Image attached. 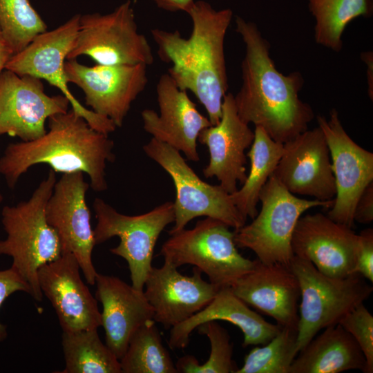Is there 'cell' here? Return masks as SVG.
Here are the masks:
<instances>
[{
    "mask_svg": "<svg viewBox=\"0 0 373 373\" xmlns=\"http://www.w3.org/2000/svg\"><path fill=\"white\" fill-rule=\"evenodd\" d=\"M254 139V131L238 114L234 95L227 93L219 122L203 129L198 137L209 153V162L202 170L204 177H216L227 193L235 192L238 182L242 184L247 178L245 151Z\"/></svg>",
    "mask_w": 373,
    "mask_h": 373,
    "instance_id": "obj_20",
    "label": "cell"
},
{
    "mask_svg": "<svg viewBox=\"0 0 373 373\" xmlns=\"http://www.w3.org/2000/svg\"><path fill=\"white\" fill-rule=\"evenodd\" d=\"M293 361L289 373H366V360L354 338L340 325L314 336Z\"/></svg>",
    "mask_w": 373,
    "mask_h": 373,
    "instance_id": "obj_25",
    "label": "cell"
},
{
    "mask_svg": "<svg viewBox=\"0 0 373 373\" xmlns=\"http://www.w3.org/2000/svg\"><path fill=\"white\" fill-rule=\"evenodd\" d=\"M224 321L238 327L244 340L242 347L265 345L276 336L281 327L264 318L238 298L231 287H221L211 301L188 319L171 328L169 345L172 350L185 348L193 331L201 324Z\"/></svg>",
    "mask_w": 373,
    "mask_h": 373,
    "instance_id": "obj_24",
    "label": "cell"
},
{
    "mask_svg": "<svg viewBox=\"0 0 373 373\" xmlns=\"http://www.w3.org/2000/svg\"><path fill=\"white\" fill-rule=\"evenodd\" d=\"M95 283V298L102 305V326L106 345L120 360L135 331L153 320V309L144 291L116 276L97 273Z\"/></svg>",
    "mask_w": 373,
    "mask_h": 373,
    "instance_id": "obj_23",
    "label": "cell"
},
{
    "mask_svg": "<svg viewBox=\"0 0 373 373\" xmlns=\"http://www.w3.org/2000/svg\"><path fill=\"white\" fill-rule=\"evenodd\" d=\"M89 187L83 172L63 173L55 184L45 213L48 223L59 238L62 253L75 256L87 283L93 285L97 272L92 260L96 245L94 229L86 201Z\"/></svg>",
    "mask_w": 373,
    "mask_h": 373,
    "instance_id": "obj_14",
    "label": "cell"
},
{
    "mask_svg": "<svg viewBox=\"0 0 373 373\" xmlns=\"http://www.w3.org/2000/svg\"><path fill=\"white\" fill-rule=\"evenodd\" d=\"M119 362L124 373H178L154 320L135 331Z\"/></svg>",
    "mask_w": 373,
    "mask_h": 373,
    "instance_id": "obj_29",
    "label": "cell"
},
{
    "mask_svg": "<svg viewBox=\"0 0 373 373\" xmlns=\"http://www.w3.org/2000/svg\"><path fill=\"white\" fill-rule=\"evenodd\" d=\"M69 105L64 95L46 94L41 79L4 69L0 76V135L36 140L46 133V121L66 113Z\"/></svg>",
    "mask_w": 373,
    "mask_h": 373,
    "instance_id": "obj_15",
    "label": "cell"
},
{
    "mask_svg": "<svg viewBox=\"0 0 373 373\" xmlns=\"http://www.w3.org/2000/svg\"><path fill=\"white\" fill-rule=\"evenodd\" d=\"M354 273L373 282V229L367 228L358 234Z\"/></svg>",
    "mask_w": 373,
    "mask_h": 373,
    "instance_id": "obj_34",
    "label": "cell"
},
{
    "mask_svg": "<svg viewBox=\"0 0 373 373\" xmlns=\"http://www.w3.org/2000/svg\"><path fill=\"white\" fill-rule=\"evenodd\" d=\"M0 30L1 38L15 55L46 31L47 25L29 0H0Z\"/></svg>",
    "mask_w": 373,
    "mask_h": 373,
    "instance_id": "obj_30",
    "label": "cell"
},
{
    "mask_svg": "<svg viewBox=\"0 0 373 373\" xmlns=\"http://www.w3.org/2000/svg\"><path fill=\"white\" fill-rule=\"evenodd\" d=\"M315 23L316 44L338 52L343 48L342 37L347 26L358 17H370L372 0H307Z\"/></svg>",
    "mask_w": 373,
    "mask_h": 373,
    "instance_id": "obj_27",
    "label": "cell"
},
{
    "mask_svg": "<svg viewBox=\"0 0 373 373\" xmlns=\"http://www.w3.org/2000/svg\"><path fill=\"white\" fill-rule=\"evenodd\" d=\"M65 367L61 373H122L119 360L104 344L97 328L63 332Z\"/></svg>",
    "mask_w": 373,
    "mask_h": 373,
    "instance_id": "obj_28",
    "label": "cell"
},
{
    "mask_svg": "<svg viewBox=\"0 0 373 373\" xmlns=\"http://www.w3.org/2000/svg\"><path fill=\"white\" fill-rule=\"evenodd\" d=\"M296 338V329L281 327L267 343L251 350L236 373H289L298 354Z\"/></svg>",
    "mask_w": 373,
    "mask_h": 373,
    "instance_id": "obj_31",
    "label": "cell"
},
{
    "mask_svg": "<svg viewBox=\"0 0 373 373\" xmlns=\"http://www.w3.org/2000/svg\"><path fill=\"white\" fill-rule=\"evenodd\" d=\"M372 51L363 52L361 54V59L367 64V79L368 84V95L373 98V56Z\"/></svg>",
    "mask_w": 373,
    "mask_h": 373,
    "instance_id": "obj_38",
    "label": "cell"
},
{
    "mask_svg": "<svg viewBox=\"0 0 373 373\" xmlns=\"http://www.w3.org/2000/svg\"><path fill=\"white\" fill-rule=\"evenodd\" d=\"M48 131L28 142L10 144L0 158V173L13 189L31 166L46 164L55 173L81 171L96 192L107 189L106 162L115 160L114 142L72 109L48 118Z\"/></svg>",
    "mask_w": 373,
    "mask_h": 373,
    "instance_id": "obj_3",
    "label": "cell"
},
{
    "mask_svg": "<svg viewBox=\"0 0 373 373\" xmlns=\"http://www.w3.org/2000/svg\"><path fill=\"white\" fill-rule=\"evenodd\" d=\"M79 269L75 256L64 252L58 259L42 266L38 272L43 295L50 300L65 332L102 326L97 299L82 280Z\"/></svg>",
    "mask_w": 373,
    "mask_h": 373,
    "instance_id": "obj_19",
    "label": "cell"
},
{
    "mask_svg": "<svg viewBox=\"0 0 373 373\" xmlns=\"http://www.w3.org/2000/svg\"><path fill=\"white\" fill-rule=\"evenodd\" d=\"M80 17L77 14L55 29L37 36L26 48L10 58L5 69L21 76L31 75L47 81L61 92L71 109L93 128L108 135L115 131V124L83 106L71 93L65 75V59L77 35Z\"/></svg>",
    "mask_w": 373,
    "mask_h": 373,
    "instance_id": "obj_11",
    "label": "cell"
},
{
    "mask_svg": "<svg viewBox=\"0 0 373 373\" xmlns=\"http://www.w3.org/2000/svg\"><path fill=\"white\" fill-rule=\"evenodd\" d=\"M17 291H23L30 295L32 293L28 283L12 267L0 270V307L6 298ZM7 335L6 327L0 322V342L4 341Z\"/></svg>",
    "mask_w": 373,
    "mask_h": 373,
    "instance_id": "obj_35",
    "label": "cell"
},
{
    "mask_svg": "<svg viewBox=\"0 0 373 373\" xmlns=\"http://www.w3.org/2000/svg\"><path fill=\"white\" fill-rule=\"evenodd\" d=\"M197 328L199 334L209 340V357L200 364L194 356L185 355L175 363L178 373H236L238 368L233 360V344L227 330L216 321L204 323Z\"/></svg>",
    "mask_w": 373,
    "mask_h": 373,
    "instance_id": "obj_32",
    "label": "cell"
},
{
    "mask_svg": "<svg viewBox=\"0 0 373 373\" xmlns=\"http://www.w3.org/2000/svg\"><path fill=\"white\" fill-rule=\"evenodd\" d=\"M12 55L6 44L0 38V76L5 69L6 64Z\"/></svg>",
    "mask_w": 373,
    "mask_h": 373,
    "instance_id": "obj_39",
    "label": "cell"
},
{
    "mask_svg": "<svg viewBox=\"0 0 373 373\" xmlns=\"http://www.w3.org/2000/svg\"><path fill=\"white\" fill-rule=\"evenodd\" d=\"M260 212L251 223L234 230L238 248L249 249L264 263L289 265L294 257L291 238L301 215L314 207L330 209L334 203L298 198L271 175L259 193Z\"/></svg>",
    "mask_w": 373,
    "mask_h": 373,
    "instance_id": "obj_6",
    "label": "cell"
},
{
    "mask_svg": "<svg viewBox=\"0 0 373 373\" xmlns=\"http://www.w3.org/2000/svg\"><path fill=\"white\" fill-rule=\"evenodd\" d=\"M192 21L188 38L179 31L151 30L160 59L171 64L168 70L181 90L192 92L204 107L211 125L222 115L229 84L224 39L233 18L230 8L216 10L207 1H195L187 13Z\"/></svg>",
    "mask_w": 373,
    "mask_h": 373,
    "instance_id": "obj_2",
    "label": "cell"
},
{
    "mask_svg": "<svg viewBox=\"0 0 373 373\" xmlns=\"http://www.w3.org/2000/svg\"><path fill=\"white\" fill-rule=\"evenodd\" d=\"M93 209L97 219L94 229L96 245L119 237V245L110 251L127 262L131 285L144 291L146 279L153 267L157 240L164 228L174 222L173 202H166L143 214L127 216L96 198Z\"/></svg>",
    "mask_w": 373,
    "mask_h": 373,
    "instance_id": "obj_9",
    "label": "cell"
},
{
    "mask_svg": "<svg viewBox=\"0 0 373 373\" xmlns=\"http://www.w3.org/2000/svg\"><path fill=\"white\" fill-rule=\"evenodd\" d=\"M0 38H1V30H0Z\"/></svg>",
    "mask_w": 373,
    "mask_h": 373,
    "instance_id": "obj_41",
    "label": "cell"
},
{
    "mask_svg": "<svg viewBox=\"0 0 373 373\" xmlns=\"http://www.w3.org/2000/svg\"><path fill=\"white\" fill-rule=\"evenodd\" d=\"M143 150L168 173L174 184V226L169 235L184 229L191 220L200 216L219 220L234 230L245 224L247 219L233 203L231 194L220 184L203 181L180 151L153 137L144 145Z\"/></svg>",
    "mask_w": 373,
    "mask_h": 373,
    "instance_id": "obj_8",
    "label": "cell"
},
{
    "mask_svg": "<svg viewBox=\"0 0 373 373\" xmlns=\"http://www.w3.org/2000/svg\"><path fill=\"white\" fill-rule=\"evenodd\" d=\"M289 267L299 283L300 303L296 350H302L325 328L336 325L364 303L373 287L358 274L336 278L319 271L309 261L294 256Z\"/></svg>",
    "mask_w": 373,
    "mask_h": 373,
    "instance_id": "obj_5",
    "label": "cell"
},
{
    "mask_svg": "<svg viewBox=\"0 0 373 373\" xmlns=\"http://www.w3.org/2000/svg\"><path fill=\"white\" fill-rule=\"evenodd\" d=\"M56 181L55 172L51 169L27 201L5 206L1 211L6 237L0 240V256L12 258L11 267L28 283L30 296L37 301L43 298L39 269L58 259L63 252L59 238L45 213Z\"/></svg>",
    "mask_w": 373,
    "mask_h": 373,
    "instance_id": "obj_4",
    "label": "cell"
},
{
    "mask_svg": "<svg viewBox=\"0 0 373 373\" xmlns=\"http://www.w3.org/2000/svg\"><path fill=\"white\" fill-rule=\"evenodd\" d=\"M3 200V197L2 194L0 192V204L2 202Z\"/></svg>",
    "mask_w": 373,
    "mask_h": 373,
    "instance_id": "obj_40",
    "label": "cell"
},
{
    "mask_svg": "<svg viewBox=\"0 0 373 373\" xmlns=\"http://www.w3.org/2000/svg\"><path fill=\"white\" fill-rule=\"evenodd\" d=\"M146 67L143 64L90 67L77 59L64 63L68 82L82 90L93 112L110 119L117 127L122 126L132 103L148 83Z\"/></svg>",
    "mask_w": 373,
    "mask_h": 373,
    "instance_id": "obj_12",
    "label": "cell"
},
{
    "mask_svg": "<svg viewBox=\"0 0 373 373\" xmlns=\"http://www.w3.org/2000/svg\"><path fill=\"white\" fill-rule=\"evenodd\" d=\"M283 152V144L272 140L262 128L255 126L254 139L247 152L250 170L242 187L231 193L233 203L247 219L258 214L259 193L272 175Z\"/></svg>",
    "mask_w": 373,
    "mask_h": 373,
    "instance_id": "obj_26",
    "label": "cell"
},
{
    "mask_svg": "<svg viewBox=\"0 0 373 373\" xmlns=\"http://www.w3.org/2000/svg\"><path fill=\"white\" fill-rule=\"evenodd\" d=\"M340 324L356 341L366 360V373L373 372V316L361 303L347 313Z\"/></svg>",
    "mask_w": 373,
    "mask_h": 373,
    "instance_id": "obj_33",
    "label": "cell"
},
{
    "mask_svg": "<svg viewBox=\"0 0 373 373\" xmlns=\"http://www.w3.org/2000/svg\"><path fill=\"white\" fill-rule=\"evenodd\" d=\"M231 287L246 304L272 317L280 327L297 330L300 292L289 265L256 259L253 268Z\"/></svg>",
    "mask_w": 373,
    "mask_h": 373,
    "instance_id": "obj_22",
    "label": "cell"
},
{
    "mask_svg": "<svg viewBox=\"0 0 373 373\" xmlns=\"http://www.w3.org/2000/svg\"><path fill=\"white\" fill-rule=\"evenodd\" d=\"M160 255L178 268L191 265L220 288L231 287L254 267V260L242 256L234 242V231L223 222L207 217L193 228L170 235Z\"/></svg>",
    "mask_w": 373,
    "mask_h": 373,
    "instance_id": "obj_7",
    "label": "cell"
},
{
    "mask_svg": "<svg viewBox=\"0 0 373 373\" xmlns=\"http://www.w3.org/2000/svg\"><path fill=\"white\" fill-rule=\"evenodd\" d=\"M191 276L180 274L165 261L160 267H152L144 283V294L154 312L153 320L164 328L188 319L207 305L220 289L202 278L193 267Z\"/></svg>",
    "mask_w": 373,
    "mask_h": 373,
    "instance_id": "obj_21",
    "label": "cell"
},
{
    "mask_svg": "<svg viewBox=\"0 0 373 373\" xmlns=\"http://www.w3.org/2000/svg\"><path fill=\"white\" fill-rule=\"evenodd\" d=\"M271 175L294 195L333 200L335 180L321 129L318 126L307 129L284 143L283 154Z\"/></svg>",
    "mask_w": 373,
    "mask_h": 373,
    "instance_id": "obj_16",
    "label": "cell"
},
{
    "mask_svg": "<svg viewBox=\"0 0 373 373\" xmlns=\"http://www.w3.org/2000/svg\"><path fill=\"white\" fill-rule=\"evenodd\" d=\"M235 23L245 46L242 85L234 95L238 114L246 124L260 127L284 144L307 131L314 118L311 106L299 97L304 79L298 71L284 75L277 69L270 44L255 23L239 16Z\"/></svg>",
    "mask_w": 373,
    "mask_h": 373,
    "instance_id": "obj_1",
    "label": "cell"
},
{
    "mask_svg": "<svg viewBox=\"0 0 373 373\" xmlns=\"http://www.w3.org/2000/svg\"><path fill=\"white\" fill-rule=\"evenodd\" d=\"M354 221L369 224L373 220V182H371L359 197L354 211Z\"/></svg>",
    "mask_w": 373,
    "mask_h": 373,
    "instance_id": "obj_36",
    "label": "cell"
},
{
    "mask_svg": "<svg viewBox=\"0 0 373 373\" xmlns=\"http://www.w3.org/2000/svg\"><path fill=\"white\" fill-rule=\"evenodd\" d=\"M158 114L146 108L141 113L144 131L153 138L166 143L184 154L189 160L198 162L197 141L200 133L211 126L168 73L162 74L156 85Z\"/></svg>",
    "mask_w": 373,
    "mask_h": 373,
    "instance_id": "obj_17",
    "label": "cell"
},
{
    "mask_svg": "<svg viewBox=\"0 0 373 373\" xmlns=\"http://www.w3.org/2000/svg\"><path fill=\"white\" fill-rule=\"evenodd\" d=\"M157 8L169 11H182L188 13L194 3V0H153Z\"/></svg>",
    "mask_w": 373,
    "mask_h": 373,
    "instance_id": "obj_37",
    "label": "cell"
},
{
    "mask_svg": "<svg viewBox=\"0 0 373 373\" xmlns=\"http://www.w3.org/2000/svg\"><path fill=\"white\" fill-rule=\"evenodd\" d=\"M316 119L329 148L336 186L334 203L327 216L352 228L356 204L373 182V153L349 136L336 109L330 111L329 119L318 115Z\"/></svg>",
    "mask_w": 373,
    "mask_h": 373,
    "instance_id": "obj_13",
    "label": "cell"
},
{
    "mask_svg": "<svg viewBox=\"0 0 373 373\" xmlns=\"http://www.w3.org/2000/svg\"><path fill=\"white\" fill-rule=\"evenodd\" d=\"M82 55L88 56L101 65L143 64L148 66L153 63L151 46L138 30L130 0L107 14L81 15L66 59Z\"/></svg>",
    "mask_w": 373,
    "mask_h": 373,
    "instance_id": "obj_10",
    "label": "cell"
},
{
    "mask_svg": "<svg viewBox=\"0 0 373 373\" xmlns=\"http://www.w3.org/2000/svg\"><path fill=\"white\" fill-rule=\"evenodd\" d=\"M358 234L321 213L300 217L291 238L294 256L311 262L321 273L341 278L354 273Z\"/></svg>",
    "mask_w": 373,
    "mask_h": 373,
    "instance_id": "obj_18",
    "label": "cell"
}]
</instances>
